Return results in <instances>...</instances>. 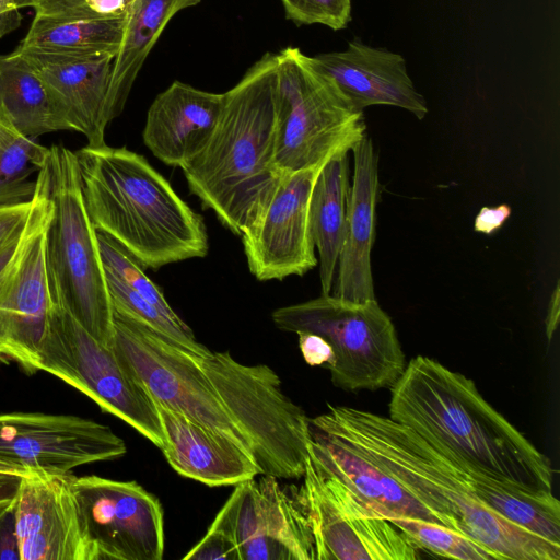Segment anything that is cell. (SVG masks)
Returning <instances> with one entry per match:
<instances>
[{"label": "cell", "mask_w": 560, "mask_h": 560, "mask_svg": "<svg viewBox=\"0 0 560 560\" xmlns=\"http://www.w3.org/2000/svg\"><path fill=\"white\" fill-rule=\"evenodd\" d=\"M389 390V418L444 456L528 493H552L550 459L483 398L471 378L417 355Z\"/></svg>", "instance_id": "obj_1"}, {"label": "cell", "mask_w": 560, "mask_h": 560, "mask_svg": "<svg viewBox=\"0 0 560 560\" xmlns=\"http://www.w3.org/2000/svg\"><path fill=\"white\" fill-rule=\"evenodd\" d=\"M310 427L329 433L385 469L451 529L467 535L500 560H559L560 544L528 532L481 503L469 469L444 456L409 427L389 417L327 405Z\"/></svg>", "instance_id": "obj_2"}, {"label": "cell", "mask_w": 560, "mask_h": 560, "mask_svg": "<svg viewBox=\"0 0 560 560\" xmlns=\"http://www.w3.org/2000/svg\"><path fill=\"white\" fill-rule=\"evenodd\" d=\"M74 154L94 228L133 255L145 269L208 254L202 218L144 156L106 143L86 144Z\"/></svg>", "instance_id": "obj_3"}, {"label": "cell", "mask_w": 560, "mask_h": 560, "mask_svg": "<svg viewBox=\"0 0 560 560\" xmlns=\"http://www.w3.org/2000/svg\"><path fill=\"white\" fill-rule=\"evenodd\" d=\"M278 59L266 52L223 93L206 148L182 168L189 190L241 235L273 190L278 125Z\"/></svg>", "instance_id": "obj_4"}, {"label": "cell", "mask_w": 560, "mask_h": 560, "mask_svg": "<svg viewBox=\"0 0 560 560\" xmlns=\"http://www.w3.org/2000/svg\"><path fill=\"white\" fill-rule=\"evenodd\" d=\"M50 213L45 261L51 296L100 342L113 349L114 311L94 228L85 208L75 154L52 145L46 160Z\"/></svg>", "instance_id": "obj_5"}, {"label": "cell", "mask_w": 560, "mask_h": 560, "mask_svg": "<svg viewBox=\"0 0 560 560\" xmlns=\"http://www.w3.org/2000/svg\"><path fill=\"white\" fill-rule=\"evenodd\" d=\"M196 358L260 475L302 477L310 456V418L283 393L278 374L266 364H243L229 351Z\"/></svg>", "instance_id": "obj_6"}, {"label": "cell", "mask_w": 560, "mask_h": 560, "mask_svg": "<svg viewBox=\"0 0 560 560\" xmlns=\"http://www.w3.org/2000/svg\"><path fill=\"white\" fill-rule=\"evenodd\" d=\"M277 59V172L293 173L349 153L368 135L363 110L298 47H285Z\"/></svg>", "instance_id": "obj_7"}, {"label": "cell", "mask_w": 560, "mask_h": 560, "mask_svg": "<svg viewBox=\"0 0 560 560\" xmlns=\"http://www.w3.org/2000/svg\"><path fill=\"white\" fill-rule=\"evenodd\" d=\"M277 328L313 332L325 338L335 353L328 370L336 387L349 392L390 388L406 368L392 318L376 300L354 303L331 294L279 307L272 312Z\"/></svg>", "instance_id": "obj_8"}, {"label": "cell", "mask_w": 560, "mask_h": 560, "mask_svg": "<svg viewBox=\"0 0 560 560\" xmlns=\"http://www.w3.org/2000/svg\"><path fill=\"white\" fill-rule=\"evenodd\" d=\"M39 371L62 380L103 411L131 425L160 450L163 447L156 406L142 383L112 348L55 301L40 346Z\"/></svg>", "instance_id": "obj_9"}, {"label": "cell", "mask_w": 560, "mask_h": 560, "mask_svg": "<svg viewBox=\"0 0 560 560\" xmlns=\"http://www.w3.org/2000/svg\"><path fill=\"white\" fill-rule=\"evenodd\" d=\"M296 489L312 532L315 560H415L420 550L395 524L307 457Z\"/></svg>", "instance_id": "obj_10"}, {"label": "cell", "mask_w": 560, "mask_h": 560, "mask_svg": "<svg viewBox=\"0 0 560 560\" xmlns=\"http://www.w3.org/2000/svg\"><path fill=\"white\" fill-rule=\"evenodd\" d=\"M114 326L113 350L155 402L229 436L249 451L199 366L196 353L117 313H114Z\"/></svg>", "instance_id": "obj_11"}, {"label": "cell", "mask_w": 560, "mask_h": 560, "mask_svg": "<svg viewBox=\"0 0 560 560\" xmlns=\"http://www.w3.org/2000/svg\"><path fill=\"white\" fill-rule=\"evenodd\" d=\"M40 194L21 249L0 273V363L39 372V351L54 300L44 240L50 213L46 165L39 171Z\"/></svg>", "instance_id": "obj_12"}, {"label": "cell", "mask_w": 560, "mask_h": 560, "mask_svg": "<svg viewBox=\"0 0 560 560\" xmlns=\"http://www.w3.org/2000/svg\"><path fill=\"white\" fill-rule=\"evenodd\" d=\"M92 560H162L164 514L159 499L137 481L72 478Z\"/></svg>", "instance_id": "obj_13"}, {"label": "cell", "mask_w": 560, "mask_h": 560, "mask_svg": "<svg viewBox=\"0 0 560 560\" xmlns=\"http://www.w3.org/2000/svg\"><path fill=\"white\" fill-rule=\"evenodd\" d=\"M262 475L236 485L213 520L236 541L241 560H315L307 516L293 487Z\"/></svg>", "instance_id": "obj_14"}, {"label": "cell", "mask_w": 560, "mask_h": 560, "mask_svg": "<svg viewBox=\"0 0 560 560\" xmlns=\"http://www.w3.org/2000/svg\"><path fill=\"white\" fill-rule=\"evenodd\" d=\"M127 453L125 441L108 425L71 415H0V462L23 470L70 472Z\"/></svg>", "instance_id": "obj_15"}, {"label": "cell", "mask_w": 560, "mask_h": 560, "mask_svg": "<svg viewBox=\"0 0 560 560\" xmlns=\"http://www.w3.org/2000/svg\"><path fill=\"white\" fill-rule=\"evenodd\" d=\"M325 164L282 174L261 209L240 235L249 271L256 279L283 280L303 276L316 267L310 201Z\"/></svg>", "instance_id": "obj_16"}, {"label": "cell", "mask_w": 560, "mask_h": 560, "mask_svg": "<svg viewBox=\"0 0 560 560\" xmlns=\"http://www.w3.org/2000/svg\"><path fill=\"white\" fill-rule=\"evenodd\" d=\"M70 472L26 470L15 500L21 560H92Z\"/></svg>", "instance_id": "obj_17"}, {"label": "cell", "mask_w": 560, "mask_h": 560, "mask_svg": "<svg viewBox=\"0 0 560 560\" xmlns=\"http://www.w3.org/2000/svg\"><path fill=\"white\" fill-rule=\"evenodd\" d=\"M13 51L38 77L70 129L82 133L88 145L105 144V131L112 121L108 90L115 56H62L16 48Z\"/></svg>", "instance_id": "obj_18"}, {"label": "cell", "mask_w": 560, "mask_h": 560, "mask_svg": "<svg viewBox=\"0 0 560 560\" xmlns=\"http://www.w3.org/2000/svg\"><path fill=\"white\" fill-rule=\"evenodd\" d=\"M311 60L361 110L389 105L406 109L418 119L428 114L427 101L415 88L405 58L397 52L354 38L345 50L318 54Z\"/></svg>", "instance_id": "obj_19"}, {"label": "cell", "mask_w": 560, "mask_h": 560, "mask_svg": "<svg viewBox=\"0 0 560 560\" xmlns=\"http://www.w3.org/2000/svg\"><path fill=\"white\" fill-rule=\"evenodd\" d=\"M353 174L347 201L346 224L331 295L365 303L376 300L371 250L375 238L378 198V155L364 136L351 150Z\"/></svg>", "instance_id": "obj_20"}, {"label": "cell", "mask_w": 560, "mask_h": 560, "mask_svg": "<svg viewBox=\"0 0 560 560\" xmlns=\"http://www.w3.org/2000/svg\"><path fill=\"white\" fill-rule=\"evenodd\" d=\"M222 105L223 93L174 81L148 109L142 132L145 147L164 164L185 167L211 139Z\"/></svg>", "instance_id": "obj_21"}, {"label": "cell", "mask_w": 560, "mask_h": 560, "mask_svg": "<svg viewBox=\"0 0 560 560\" xmlns=\"http://www.w3.org/2000/svg\"><path fill=\"white\" fill-rule=\"evenodd\" d=\"M155 406L164 436L161 451L179 475L210 487L237 485L260 475L246 447L178 411Z\"/></svg>", "instance_id": "obj_22"}, {"label": "cell", "mask_w": 560, "mask_h": 560, "mask_svg": "<svg viewBox=\"0 0 560 560\" xmlns=\"http://www.w3.org/2000/svg\"><path fill=\"white\" fill-rule=\"evenodd\" d=\"M310 432L312 460L385 518L411 517L447 527L436 513L350 444L312 427Z\"/></svg>", "instance_id": "obj_23"}, {"label": "cell", "mask_w": 560, "mask_h": 560, "mask_svg": "<svg viewBox=\"0 0 560 560\" xmlns=\"http://www.w3.org/2000/svg\"><path fill=\"white\" fill-rule=\"evenodd\" d=\"M201 0H133L126 18L122 39L113 60L108 90L112 120L127 103L131 88L148 55L173 16Z\"/></svg>", "instance_id": "obj_24"}, {"label": "cell", "mask_w": 560, "mask_h": 560, "mask_svg": "<svg viewBox=\"0 0 560 560\" xmlns=\"http://www.w3.org/2000/svg\"><path fill=\"white\" fill-rule=\"evenodd\" d=\"M350 184L348 153H342L326 162L312 190L310 226L319 256L322 295L331 294L334 287Z\"/></svg>", "instance_id": "obj_25"}, {"label": "cell", "mask_w": 560, "mask_h": 560, "mask_svg": "<svg viewBox=\"0 0 560 560\" xmlns=\"http://www.w3.org/2000/svg\"><path fill=\"white\" fill-rule=\"evenodd\" d=\"M0 108L11 124L30 138L71 130L38 77L14 51L0 55Z\"/></svg>", "instance_id": "obj_26"}, {"label": "cell", "mask_w": 560, "mask_h": 560, "mask_svg": "<svg viewBox=\"0 0 560 560\" xmlns=\"http://www.w3.org/2000/svg\"><path fill=\"white\" fill-rule=\"evenodd\" d=\"M125 18L58 20L35 15L16 49L62 56H116Z\"/></svg>", "instance_id": "obj_27"}, {"label": "cell", "mask_w": 560, "mask_h": 560, "mask_svg": "<svg viewBox=\"0 0 560 560\" xmlns=\"http://www.w3.org/2000/svg\"><path fill=\"white\" fill-rule=\"evenodd\" d=\"M48 150L21 133L0 108V207L33 198L36 179L31 178L44 167Z\"/></svg>", "instance_id": "obj_28"}, {"label": "cell", "mask_w": 560, "mask_h": 560, "mask_svg": "<svg viewBox=\"0 0 560 560\" xmlns=\"http://www.w3.org/2000/svg\"><path fill=\"white\" fill-rule=\"evenodd\" d=\"M419 548L438 556L460 560H500V558L472 538L443 525L411 517H392Z\"/></svg>", "instance_id": "obj_29"}, {"label": "cell", "mask_w": 560, "mask_h": 560, "mask_svg": "<svg viewBox=\"0 0 560 560\" xmlns=\"http://www.w3.org/2000/svg\"><path fill=\"white\" fill-rule=\"evenodd\" d=\"M133 0H28L35 15L58 20L125 18Z\"/></svg>", "instance_id": "obj_30"}, {"label": "cell", "mask_w": 560, "mask_h": 560, "mask_svg": "<svg viewBox=\"0 0 560 560\" xmlns=\"http://www.w3.org/2000/svg\"><path fill=\"white\" fill-rule=\"evenodd\" d=\"M284 16L295 25L322 24L343 30L351 21V0H280Z\"/></svg>", "instance_id": "obj_31"}, {"label": "cell", "mask_w": 560, "mask_h": 560, "mask_svg": "<svg viewBox=\"0 0 560 560\" xmlns=\"http://www.w3.org/2000/svg\"><path fill=\"white\" fill-rule=\"evenodd\" d=\"M185 560H241L233 536L222 526L211 523L206 535L183 557Z\"/></svg>", "instance_id": "obj_32"}, {"label": "cell", "mask_w": 560, "mask_h": 560, "mask_svg": "<svg viewBox=\"0 0 560 560\" xmlns=\"http://www.w3.org/2000/svg\"><path fill=\"white\" fill-rule=\"evenodd\" d=\"M37 198V190L28 201L0 207V249L18 237L25 229Z\"/></svg>", "instance_id": "obj_33"}, {"label": "cell", "mask_w": 560, "mask_h": 560, "mask_svg": "<svg viewBox=\"0 0 560 560\" xmlns=\"http://www.w3.org/2000/svg\"><path fill=\"white\" fill-rule=\"evenodd\" d=\"M298 336L300 351L308 365L326 364L327 369L334 365L335 353L325 338L313 332H299Z\"/></svg>", "instance_id": "obj_34"}, {"label": "cell", "mask_w": 560, "mask_h": 560, "mask_svg": "<svg viewBox=\"0 0 560 560\" xmlns=\"http://www.w3.org/2000/svg\"><path fill=\"white\" fill-rule=\"evenodd\" d=\"M0 560H21L14 501L0 509Z\"/></svg>", "instance_id": "obj_35"}, {"label": "cell", "mask_w": 560, "mask_h": 560, "mask_svg": "<svg viewBox=\"0 0 560 560\" xmlns=\"http://www.w3.org/2000/svg\"><path fill=\"white\" fill-rule=\"evenodd\" d=\"M511 207L502 203L495 207H482L474 221V231L491 235L498 231L511 215Z\"/></svg>", "instance_id": "obj_36"}, {"label": "cell", "mask_w": 560, "mask_h": 560, "mask_svg": "<svg viewBox=\"0 0 560 560\" xmlns=\"http://www.w3.org/2000/svg\"><path fill=\"white\" fill-rule=\"evenodd\" d=\"M28 7V0H0V38L19 27L20 9Z\"/></svg>", "instance_id": "obj_37"}, {"label": "cell", "mask_w": 560, "mask_h": 560, "mask_svg": "<svg viewBox=\"0 0 560 560\" xmlns=\"http://www.w3.org/2000/svg\"><path fill=\"white\" fill-rule=\"evenodd\" d=\"M36 190H37L36 203H35L34 210L32 212V215H31L24 231L18 237H15L13 241H11L9 244H7L3 248L0 249V273L13 261V259L16 257V255H18L19 250L21 249L22 244L24 242L26 232L28 230V226H30L31 220L33 218L35 208L38 202L39 194H40V180H39L38 175L36 178Z\"/></svg>", "instance_id": "obj_38"}, {"label": "cell", "mask_w": 560, "mask_h": 560, "mask_svg": "<svg viewBox=\"0 0 560 560\" xmlns=\"http://www.w3.org/2000/svg\"><path fill=\"white\" fill-rule=\"evenodd\" d=\"M25 472L0 471V509L15 500L22 477Z\"/></svg>", "instance_id": "obj_39"}, {"label": "cell", "mask_w": 560, "mask_h": 560, "mask_svg": "<svg viewBox=\"0 0 560 560\" xmlns=\"http://www.w3.org/2000/svg\"><path fill=\"white\" fill-rule=\"evenodd\" d=\"M560 316V287L559 282H557L553 292L550 298V302L547 310L546 320H545V331L546 337L550 341L553 338L556 329L559 324Z\"/></svg>", "instance_id": "obj_40"}, {"label": "cell", "mask_w": 560, "mask_h": 560, "mask_svg": "<svg viewBox=\"0 0 560 560\" xmlns=\"http://www.w3.org/2000/svg\"><path fill=\"white\" fill-rule=\"evenodd\" d=\"M0 471H18V472H25L26 470H23L21 468H18L15 466L9 465L7 463L0 462Z\"/></svg>", "instance_id": "obj_41"}]
</instances>
